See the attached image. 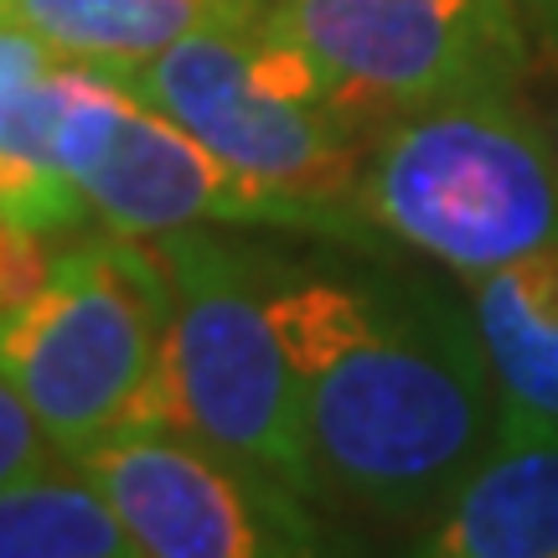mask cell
Returning <instances> with one entry per match:
<instances>
[{
	"mask_svg": "<svg viewBox=\"0 0 558 558\" xmlns=\"http://www.w3.org/2000/svg\"><path fill=\"white\" fill-rule=\"evenodd\" d=\"M331 78L378 120L460 94L518 88L522 0H275Z\"/></svg>",
	"mask_w": 558,
	"mask_h": 558,
	"instance_id": "cell-7",
	"label": "cell"
},
{
	"mask_svg": "<svg viewBox=\"0 0 558 558\" xmlns=\"http://www.w3.org/2000/svg\"><path fill=\"white\" fill-rule=\"evenodd\" d=\"M166 259L150 239L73 248L21 311L0 316V373L58 450L120 429H166Z\"/></svg>",
	"mask_w": 558,
	"mask_h": 558,
	"instance_id": "cell-4",
	"label": "cell"
},
{
	"mask_svg": "<svg viewBox=\"0 0 558 558\" xmlns=\"http://www.w3.org/2000/svg\"><path fill=\"white\" fill-rule=\"evenodd\" d=\"M109 68L254 181L275 222L357 233V181L383 120L320 68L279 5Z\"/></svg>",
	"mask_w": 558,
	"mask_h": 558,
	"instance_id": "cell-2",
	"label": "cell"
},
{
	"mask_svg": "<svg viewBox=\"0 0 558 558\" xmlns=\"http://www.w3.org/2000/svg\"><path fill=\"white\" fill-rule=\"evenodd\" d=\"M471 320L507 399V424H558V243L471 279Z\"/></svg>",
	"mask_w": 558,
	"mask_h": 558,
	"instance_id": "cell-10",
	"label": "cell"
},
{
	"mask_svg": "<svg viewBox=\"0 0 558 558\" xmlns=\"http://www.w3.org/2000/svg\"><path fill=\"white\" fill-rule=\"evenodd\" d=\"M418 554L558 558V424H507L476 476L424 527Z\"/></svg>",
	"mask_w": 558,
	"mask_h": 558,
	"instance_id": "cell-9",
	"label": "cell"
},
{
	"mask_svg": "<svg viewBox=\"0 0 558 558\" xmlns=\"http://www.w3.org/2000/svg\"><path fill=\"white\" fill-rule=\"evenodd\" d=\"M522 11H527V62L518 94L558 145V0H522Z\"/></svg>",
	"mask_w": 558,
	"mask_h": 558,
	"instance_id": "cell-13",
	"label": "cell"
},
{
	"mask_svg": "<svg viewBox=\"0 0 558 558\" xmlns=\"http://www.w3.org/2000/svg\"><path fill=\"white\" fill-rule=\"evenodd\" d=\"M357 222L486 279L558 243V145L518 88L403 109L373 135Z\"/></svg>",
	"mask_w": 558,
	"mask_h": 558,
	"instance_id": "cell-3",
	"label": "cell"
},
{
	"mask_svg": "<svg viewBox=\"0 0 558 558\" xmlns=\"http://www.w3.org/2000/svg\"><path fill=\"white\" fill-rule=\"evenodd\" d=\"M0 558H140L130 527L73 456L0 486Z\"/></svg>",
	"mask_w": 558,
	"mask_h": 558,
	"instance_id": "cell-12",
	"label": "cell"
},
{
	"mask_svg": "<svg viewBox=\"0 0 558 558\" xmlns=\"http://www.w3.org/2000/svg\"><path fill=\"white\" fill-rule=\"evenodd\" d=\"M99 481L140 558L320 554V522L295 486L177 429H120L68 450Z\"/></svg>",
	"mask_w": 558,
	"mask_h": 558,
	"instance_id": "cell-6",
	"label": "cell"
},
{
	"mask_svg": "<svg viewBox=\"0 0 558 558\" xmlns=\"http://www.w3.org/2000/svg\"><path fill=\"white\" fill-rule=\"evenodd\" d=\"M52 254H47V239L41 228L0 213V316L21 311L26 300L37 295L41 284L52 279Z\"/></svg>",
	"mask_w": 558,
	"mask_h": 558,
	"instance_id": "cell-15",
	"label": "cell"
},
{
	"mask_svg": "<svg viewBox=\"0 0 558 558\" xmlns=\"http://www.w3.org/2000/svg\"><path fill=\"white\" fill-rule=\"evenodd\" d=\"M0 11L68 58L140 62L207 26L254 16L264 0H0Z\"/></svg>",
	"mask_w": 558,
	"mask_h": 558,
	"instance_id": "cell-11",
	"label": "cell"
},
{
	"mask_svg": "<svg viewBox=\"0 0 558 558\" xmlns=\"http://www.w3.org/2000/svg\"><path fill=\"white\" fill-rule=\"evenodd\" d=\"M83 207L124 239H166L197 222H275L254 181L222 166L192 130L145 104H130L78 177Z\"/></svg>",
	"mask_w": 558,
	"mask_h": 558,
	"instance_id": "cell-8",
	"label": "cell"
},
{
	"mask_svg": "<svg viewBox=\"0 0 558 558\" xmlns=\"http://www.w3.org/2000/svg\"><path fill=\"white\" fill-rule=\"evenodd\" d=\"M0 213H5V160H0Z\"/></svg>",
	"mask_w": 558,
	"mask_h": 558,
	"instance_id": "cell-16",
	"label": "cell"
},
{
	"mask_svg": "<svg viewBox=\"0 0 558 558\" xmlns=\"http://www.w3.org/2000/svg\"><path fill=\"white\" fill-rule=\"evenodd\" d=\"M52 460H62L58 439L47 435V424L32 414V403L21 399L16 383L0 373V486L16 476H32Z\"/></svg>",
	"mask_w": 558,
	"mask_h": 558,
	"instance_id": "cell-14",
	"label": "cell"
},
{
	"mask_svg": "<svg viewBox=\"0 0 558 558\" xmlns=\"http://www.w3.org/2000/svg\"><path fill=\"white\" fill-rule=\"evenodd\" d=\"M300 383L316 497L409 522L445 512L507 435L492 357L409 284L326 264H264Z\"/></svg>",
	"mask_w": 558,
	"mask_h": 558,
	"instance_id": "cell-1",
	"label": "cell"
},
{
	"mask_svg": "<svg viewBox=\"0 0 558 558\" xmlns=\"http://www.w3.org/2000/svg\"><path fill=\"white\" fill-rule=\"evenodd\" d=\"M166 429L259 465L316 501L300 429V383L279 337L264 259L207 233H166Z\"/></svg>",
	"mask_w": 558,
	"mask_h": 558,
	"instance_id": "cell-5",
	"label": "cell"
}]
</instances>
